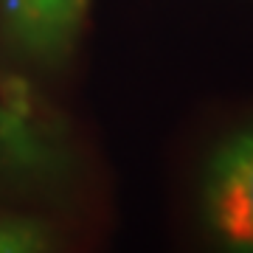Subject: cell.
<instances>
[{
  "label": "cell",
  "instance_id": "6da1fadb",
  "mask_svg": "<svg viewBox=\"0 0 253 253\" xmlns=\"http://www.w3.org/2000/svg\"><path fill=\"white\" fill-rule=\"evenodd\" d=\"M208 222L231 248L253 251V132L217 152L206 183Z\"/></svg>",
  "mask_w": 253,
  "mask_h": 253
},
{
  "label": "cell",
  "instance_id": "7a4b0ae2",
  "mask_svg": "<svg viewBox=\"0 0 253 253\" xmlns=\"http://www.w3.org/2000/svg\"><path fill=\"white\" fill-rule=\"evenodd\" d=\"M84 0H17L23 31L37 45H54L71 34Z\"/></svg>",
  "mask_w": 253,
  "mask_h": 253
},
{
  "label": "cell",
  "instance_id": "3957f363",
  "mask_svg": "<svg viewBox=\"0 0 253 253\" xmlns=\"http://www.w3.org/2000/svg\"><path fill=\"white\" fill-rule=\"evenodd\" d=\"M37 234L28 225L17 222H0V251H28L37 248Z\"/></svg>",
  "mask_w": 253,
  "mask_h": 253
}]
</instances>
